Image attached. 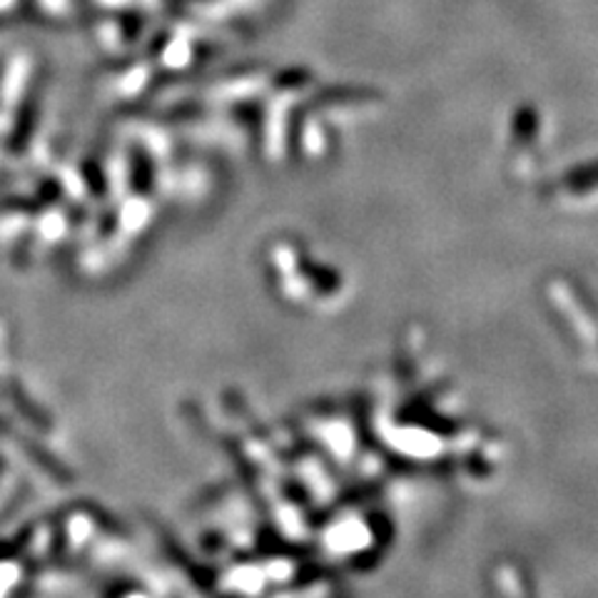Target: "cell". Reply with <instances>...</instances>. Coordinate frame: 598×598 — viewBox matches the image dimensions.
<instances>
[{
    "label": "cell",
    "instance_id": "1",
    "mask_svg": "<svg viewBox=\"0 0 598 598\" xmlns=\"http://www.w3.org/2000/svg\"><path fill=\"white\" fill-rule=\"evenodd\" d=\"M564 183H566L574 192L598 190V163H591V165H584V167L571 169V173L564 177Z\"/></svg>",
    "mask_w": 598,
    "mask_h": 598
}]
</instances>
